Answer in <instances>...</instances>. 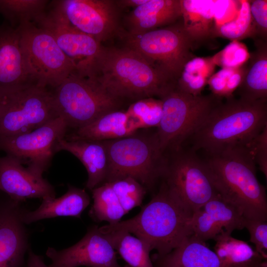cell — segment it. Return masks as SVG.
<instances>
[{"label":"cell","instance_id":"836d02e7","mask_svg":"<svg viewBox=\"0 0 267 267\" xmlns=\"http://www.w3.org/2000/svg\"><path fill=\"white\" fill-rule=\"evenodd\" d=\"M126 214L140 206L146 189L133 178L128 177L108 182Z\"/></svg>","mask_w":267,"mask_h":267},{"label":"cell","instance_id":"ffe728a7","mask_svg":"<svg viewBox=\"0 0 267 267\" xmlns=\"http://www.w3.org/2000/svg\"><path fill=\"white\" fill-rule=\"evenodd\" d=\"M181 17L180 0H147L126 16V33L141 34L172 25Z\"/></svg>","mask_w":267,"mask_h":267},{"label":"cell","instance_id":"7402d4cb","mask_svg":"<svg viewBox=\"0 0 267 267\" xmlns=\"http://www.w3.org/2000/svg\"><path fill=\"white\" fill-rule=\"evenodd\" d=\"M180 2L182 25L193 49L215 38L218 0Z\"/></svg>","mask_w":267,"mask_h":267},{"label":"cell","instance_id":"8992f818","mask_svg":"<svg viewBox=\"0 0 267 267\" xmlns=\"http://www.w3.org/2000/svg\"><path fill=\"white\" fill-rule=\"evenodd\" d=\"M162 113L155 132L161 150L176 151L203 123L213 108L222 98L211 93L193 96L176 85L161 98Z\"/></svg>","mask_w":267,"mask_h":267},{"label":"cell","instance_id":"5b68a950","mask_svg":"<svg viewBox=\"0 0 267 267\" xmlns=\"http://www.w3.org/2000/svg\"><path fill=\"white\" fill-rule=\"evenodd\" d=\"M103 142L108 158L105 182L130 177L150 190L162 178L167 155L161 150L156 133L146 135L135 133Z\"/></svg>","mask_w":267,"mask_h":267},{"label":"cell","instance_id":"7c38bea8","mask_svg":"<svg viewBox=\"0 0 267 267\" xmlns=\"http://www.w3.org/2000/svg\"><path fill=\"white\" fill-rule=\"evenodd\" d=\"M68 125L61 117L27 133L0 137V149L43 176L49 166L57 142L64 138Z\"/></svg>","mask_w":267,"mask_h":267},{"label":"cell","instance_id":"d6a6232c","mask_svg":"<svg viewBox=\"0 0 267 267\" xmlns=\"http://www.w3.org/2000/svg\"><path fill=\"white\" fill-rule=\"evenodd\" d=\"M222 37L232 41L254 38L253 26L248 0H242L237 17L232 21L217 25L215 38Z\"/></svg>","mask_w":267,"mask_h":267},{"label":"cell","instance_id":"7a4b0ae2","mask_svg":"<svg viewBox=\"0 0 267 267\" xmlns=\"http://www.w3.org/2000/svg\"><path fill=\"white\" fill-rule=\"evenodd\" d=\"M207 155L204 161L218 193L245 218L267 221L266 189L258 179L256 164L246 145Z\"/></svg>","mask_w":267,"mask_h":267},{"label":"cell","instance_id":"1f68e13d","mask_svg":"<svg viewBox=\"0 0 267 267\" xmlns=\"http://www.w3.org/2000/svg\"><path fill=\"white\" fill-rule=\"evenodd\" d=\"M126 111L137 130L157 128L162 116V101L154 97L141 99L134 102Z\"/></svg>","mask_w":267,"mask_h":267},{"label":"cell","instance_id":"ac0fdd59","mask_svg":"<svg viewBox=\"0 0 267 267\" xmlns=\"http://www.w3.org/2000/svg\"><path fill=\"white\" fill-rule=\"evenodd\" d=\"M245 218L219 194L194 212L190 221L192 235L206 242L223 230L231 233L244 228Z\"/></svg>","mask_w":267,"mask_h":267},{"label":"cell","instance_id":"9a60e30c","mask_svg":"<svg viewBox=\"0 0 267 267\" xmlns=\"http://www.w3.org/2000/svg\"><path fill=\"white\" fill-rule=\"evenodd\" d=\"M116 253L99 227L92 225L75 244L60 250L48 247L45 254L51 261L49 267H121Z\"/></svg>","mask_w":267,"mask_h":267},{"label":"cell","instance_id":"8d00e7d4","mask_svg":"<svg viewBox=\"0 0 267 267\" xmlns=\"http://www.w3.org/2000/svg\"><path fill=\"white\" fill-rule=\"evenodd\" d=\"M254 38L267 42V0H250Z\"/></svg>","mask_w":267,"mask_h":267},{"label":"cell","instance_id":"3957f363","mask_svg":"<svg viewBox=\"0 0 267 267\" xmlns=\"http://www.w3.org/2000/svg\"><path fill=\"white\" fill-rule=\"evenodd\" d=\"M267 126V100L248 101L234 96L221 101L188 139L191 149L207 155L245 145Z\"/></svg>","mask_w":267,"mask_h":267},{"label":"cell","instance_id":"8fae6325","mask_svg":"<svg viewBox=\"0 0 267 267\" xmlns=\"http://www.w3.org/2000/svg\"><path fill=\"white\" fill-rule=\"evenodd\" d=\"M59 116L53 92L28 86L13 92L0 108V137L30 132Z\"/></svg>","mask_w":267,"mask_h":267},{"label":"cell","instance_id":"44dd1931","mask_svg":"<svg viewBox=\"0 0 267 267\" xmlns=\"http://www.w3.org/2000/svg\"><path fill=\"white\" fill-rule=\"evenodd\" d=\"M64 150L76 157L87 170L88 178L86 187L92 190L106 182L108 174V158L103 141L80 139H60L55 151Z\"/></svg>","mask_w":267,"mask_h":267},{"label":"cell","instance_id":"cb8c5ba5","mask_svg":"<svg viewBox=\"0 0 267 267\" xmlns=\"http://www.w3.org/2000/svg\"><path fill=\"white\" fill-rule=\"evenodd\" d=\"M90 201L89 196L85 189L69 185L67 191L61 197L43 199L36 210H25L23 220L27 225L42 220L59 217L80 218Z\"/></svg>","mask_w":267,"mask_h":267},{"label":"cell","instance_id":"7bdbcfd3","mask_svg":"<svg viewBox=\"0 0 267 267\" xmlns=\"http://www.w3.org/2000/svg\"><path fill=\"white\" fill-rule=\"evenodd\" d=\"M129 267L128 266H124V267Z\"/></svg>","mask_w":267,"mask_h":267},{"label":"cell","instance_id":"74e56055","mask_svg":"<svg viewBox=\"0 0 267 267\" xmlns=\"http://www.w3.org/2000/svg\"><path fill=\"white\" fill-rule=\"evenodd\" d=\"M246 146L256 164L267 178V126Z\"/></svg>","mask_w":267,"mask_h":267},{"label":"cell","instance_id":"b9f144b4","mask_svg":"<svg viewBox=\"0 0 267 267\" xmlns=\"http://www.w3.org/2000/svg\"><path fill=\"white\" fill-rule=\"evenodd\" d=\"M19 90V89H18ZM15 91L0 90V108L6 101L9 96Z\"/></svg>","mask_w":267,"mask_h":267},{"label":"cell","instance_id":"d4e9b609","mask_svg":"<svg viewBox=\"0 0 267 267\" xmlns=\"http://www.w3.org/2000/svg\"><path fill=\"white\" fill-rule=\"evenodd\" d=\"M255 50L246 62L242 81L236 90L248 101L267 100V42L255 39Z\"/></svg>","mask_w":267,"mask_h":267},{"label":"cell","instance_id":"83f0119b","mask_svg":"<svg viewBox=\"0 0 267 267\" xmlns=\"http://www.w3.org/2000/svg\"><path fill=\"white\" fill-rule=\"evenodd\" d=\"M99 230L129 267H154L150 250L139 238L126 231Z\"/></svg>","mask_w":267,"mask_h":267},{"label":"cell","instance_id":"603a6c76","mask_svg":"<svg viewBox=\"0 0 267 267\" xmlns=\"http://www.w3.org/2000/svg\"><path fill=\"white\" fill-rule=\"evenodd\" d=\"M154 267H224L215 252L193 235L163 255L151 258Z\"/></svg>","mask_w":267,"mask_h":267},{"label":"cell","instance_id":"d6986e66","mask_svg":"<svg viewBox=\"0 0 267 267\" xmlns=\"http://www.w3.org/2000/svg\"><path fill=\"white\" fill-rule=\"evenodd\" d=\"M33 84L18 29L11 26H0V90L15 91Z\"/></svg>","mask_w":267,"mask_h":267},{"label":"cell","instance_id":"60d3db41","mask_svg":"<svg viewBox=\"0 0 267 267\" xmlns=\"http://www.w3.org/2000/svg\"><path fill=\"white\" fill-rule=\"evenodd\" d=\"M147 0H115L119 8L135 7L145 3Z\"/></svg>","mask_w":267,"mask_h":267},{"label":"cell","instance_id":"d590c367","mask_svg":"<svg viewBox=\"0 0 267 267\" xmlns=\"http://www.w3.org/2000/svg\"><path fill=\"white\" fill-rule=\"evenodd\" d=\"M244 228L249 232L250 241L255 250L266 260L267 258V221L245 218Z\"/></svg>","mask_w":267,"mask_h":267},{"label":"cell","instance_id":"52a82bcc","mask_svg":"<svg viewBox=\"0 0 267 267\" xmlns=\"http://www.w3.org/2000/svg\"><path fill=\"white\" fill-rule=\"evenodd\" d=\"M125 46L139 54L177 83L186 63L194 57L180 18L168 26L138 35L119 33Z\"/></svg>","mask_w":267,"mask_h":267},{"label":"cell","instance_id":"f35d334b","mask_svg":"<svg viewBox=\"0 0 267 267\" xmlns=\"http://www.w3.org/2000/svg\"><path fill=\"white\" fill-rule=\"evenodd\" d=\"M233 69L224 68L213 74L208 81L211 93L221 98L226 97V87Z\"/></svg>","mask_w":267,"mask_h":267},{"label":"cell","instance_id":"ab89813d","mask_svg":"<svg viewBox=\"0 0 267 267\" xmlns=\"http://www.w3.org/2000/svg\"><path fill=\"white\" fill-rule=\"evenodd\" d=\"M26 267H49L44 262L42 256L36 254L32 250L29 249Z\"/></svg>","mask_w":267,"mask_h":267},{"label":"cell","instance_id":"e575fe53","mask_svg":"<svg viewBox=\"0 0 267 267\" xmlns=\"http://www.w3.org/2000/svg\"><path fill=\"white\" fill-rule=\"evenodd\" d=\"M249 57L246 46L238 41H233L212 57L216 65L233 69L245 64Z\"/></svg>","mask_w":267,"mask_h":267},{"label":"cell","instance_id":"4fadbf2b","mask_svg":"<svg viewBox=\"0 0 267 267\" xmlns=\"http://www.w3.org/2000/svg\"><path fill=\"white\" fill-rule=\"evenodd\" d=\"M33 23L53 37L75 65L76 72L85 77L91 76L102 47L101 43L71 25L54 5Z\"/></svg>","mask_w":267,"mask_h":267},{"label":"cell","instance_id":"6da1fadb","mask_svg":"<svg viewBox=\"0 0 267 267\" xmlns=\"http://www.w3.org/2000/svg\"><path fill=\"white\" fill-rule=\"evenodd\" d=\"M90 77L120 102L155 96L161 99L176 85L162 71L126 47L102 46Z\"/></svg>","mask_w":267,"mask_h":267},{"label":"cell","instance_id":"ba28073f","mask_svg":"<svg viewBox=\"0 0 267 267\" xmlns=\"http://www.w3.org/2000/svg\"><path fill=\"white\" fill-rule=\"evenodd\" d=\"M59 116L68 127L78 129L102 115L118 110L121 102L104 91L92 78L76 72L71 74L53 92Z\"/></svg>","mask_w":267,"mask_h":267},{"label":"cell","instance_id":"484cf974","mask_svg":"<svg viewBox=\"0 0 267 267\" xmlns=\"http://www.w3.org/2000/svg\"><path fill=\"white\" fill-rule=\"evenodd\" d=\"M137 131L126 111L115 110L77 129L69 138L103 141L125 137Z\"/></svg>","mask_w":267,"mask_h":267},{"label":"cell","instance_id":"9c48e42d","mask_svg":"<svg viewBox=\"0 0 267 267\" xmlns=\"http://www.w3.org/2000/svg\"><path fill=\"white\" fill-rule=\"evenodd\" d=\"M16 28L27 68L34 84L56 88L76 71L73 62L46 31L32 22L23 23Z\"/></svg>","mask_w":267,"mask_h":267},{"label":"cell","instance_id":"e0dca14e","mask_svg":"<svg viewBox=\"0 0 267 267\" xmlns=\"http://www.w3.org/2000/svg\"><path fill=\"white\" fill-rule=\"evenodd\" d=\"M25 209L10 199L0 204V267H23L29 233L23 220Z\"/></svg>","mask_w":267,"mask_h":267},{"label":"cell","instance_id":"4dcf8cb0","mask_svg":"<svg viewBox=\"0 0 267 267\" xmlns=\"http://www.w3.org/2000/svg\"><path fill=\"white\" fill-rule=\"evenodd\" d=\"M48 2L45 0H0V13L12 25L19 26L25 22H33L45 12Z\"/></svg>","mask_w":267,"mask_h":267},{"label":"cell","instance_id":"4316f807","mask_svg":"<svg viewBox=\"0 0 267 267\" xmlns=\"http://www.w3.org/2000/svg\"><path fill=\"white\" fill-rule=\"evenodd\" d=\"M224 230L213 239L214 252L224 267H265L262 257L246 242Z\"/></svg>","mask_w":267,"mask_h":267},{"label":"cell","instance_id":"2e32d148","mask_svg":"<svg viewBox=\"0 0 267 267\" xmlns=\"http://www.w3.org/2000/svg\"><path fill=\"white\" fill-rule=\"evenodd\" d=\"M0 190L18 202L31 198H54L56 195L53 186L43 176L9 155L0 158Z\"/></svg>","mask_w":267,"mask_h":267},{"label":"cell","instance_id":"5bb4252c","mask_svg":"<svg viewBox=\"0 0 267 267\" xmlns=\"http://www.w3.org/2000/svg\"><path fill=\"white\" fill-rule=\"evenodd\" d=\"M54 5L78 30L101 43L121 31L119 8L112 0H63Z\"/></svg>","mask_w":267,"mask_h":267},{"label":"cell","instance_id":"f546056e","mask_svg":"<svg viewBox=\"0 0 267 267\" xmlns=\"http://www.w3.org/2000/svg\"><path fill=\"white\" fill-rule=\"evenodd\" d=\"M93 204L89 212L95 222L113 224L126 214L109 183L105 182L92 190Z\"/></svg>","mask_w":267,"mask_h":267},{"label":"cell","instance_id":"ee69618b","mask_svg":"<svg viewBox=\"0 0 267 267\" xmlns=\"http://www.w3.org/2000/svg\"></svg>","mask_w":267,"mask_h":267},{"label":"cell","instance_id":"f1b7e54d","mask_svg":"<svg viewBox=\"0 0 267 267\" xmlns=\"http://www.w3.org/2000/svg\"><path fill=\"white\" fill-rule=\"evenodd\" d=\"M215 65L212 57H194L184 65L176 87L182 92L193 96L202 95Z\"/></svg>","mask_w":267,"mask_h":267},{"label":"cell","instance_id":"277c9868","mask_svg":"<svg viewBox=\"0 0 267 267\" xmlns=\"http://www.w3.org/2000/svg\"><path fill=\"white\" fill-rule=\"evenodd\" d=\"M192 213L185 209L162 182L151 200L135 216L99 227L104 231H126L134 234L151 251L163 255L192 235Z\"/></svg>","mask_w":267,"mask_h":267},{"label":"cell","instance_id":"30bf717a","mask_svg":"<svg viewBox=\"0 0 267 267\" xmlns=\"http://www.w3.org/2000/svg\"><path fill=\"white\" fill-rule=\"evenodd\" d=\"M162 178L171 195L192 214L218 193L204 160L182 147L170 152Z\"/></svg>","mask_w":267,"mask_h":267}]
</instances>
